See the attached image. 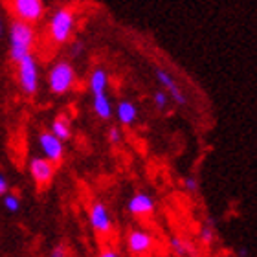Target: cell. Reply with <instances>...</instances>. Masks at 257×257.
I'll return each instance as SVG.
<instances>
[{"mask_svg": "<svg viewBox=\"0 0 257 257\" xmlns=\"http://www.w3.org/2000/svg\"><path fill=\"white\" fill-rule=\"evenodd\" d=\"M37 41V32L33 24L24 21H13L10 26V59L11 63H19L22 57L33 52Z\"/></svg>", "mask_w": 257, "mask_h": 257, "instance_id": "cell-1", "label": "cell"}, {"mask_svg": "<svg viewBox=\"0 0 257 257\" xmlns=\"http://www.w3.org/2000/svg\"><path fill=\"white\" fill-rule=\"evenodd\" d=\"M75 11L72 8H59L52 13L48 22V37L54 44H66L74 33Z\"/></svg>", "mask_w": 257, "mask_h": 257, "instance_id": "cell-2", "label": "cell"}, {"mask_svg": "<svg viewBox=\"0 0 257 257\" xmlns=\"http://www.w3.org/2000/svg\"><path fill=\"white\" fill-rule=\"evenodd\" d=\"M17 66V81L24 96H35L39 92V83H41V72H39V63L35 59V55L28 54L26 57H22Z\"/></svg>", "mask_w": 257, "mask_h": 257, "instance_id": "cell-3", "label": "cell"}, {"mask_svg": "<svg viewBox=\"0 0 257 257\" xmlns=\"http://www.w3.org/2000/svg\"><path fill=\"white\" fill-rule=\"evenodd\" d=\"M75 81H77L75 68L66 61L52 64V68L48 70V88L55 96H63V94L70 92L74 88Z\"/></svg>", "mask_w": 257, "mask_h": 257, "instance_id": "cell-4", "label": "cell"}, {"mask_svg": "<svg viewBox=\"0 0 257 257\" xmlns=\"http://www.w3.org/2000/svg\"><path fill=\"white\" fill-rule=\"evenodd\" d=\"M10 6L17 21H24L30 24H37L46 15L44 0H10Z\"/></svg>", "mask_w": 257, "mask_h": 257, "instance_id": "cell-5", "label": "cell"}, {"mask_svg": "<svg viewBox=\"0 0 257 257\" xmlns=\"http://www.w3.org/2000/svg\"><path fill=\"white\" fill-rule=\"evenodd\" d=\"M39 147L43 151L44 158H48L52 164H61L64 158V142L57 138L52 131H43L39 133Z\"/></svg>", "mask_w": 257, "mask_h": 257, "instance_id": "cell-6", "label": "cell"}, {"mask_svg": "<svg viewBox=\"0 0 257 257\" xmlns=\"http://www.w3.org/2000/svg\"><path fill=\"white\" fill-rule=\"evenodd\" d=\"M28 169H30V177L33 178V182L37 184L39 188L50 186L55 177V164H52L44 156H33Z\"/></svg>", "mask_w": 257, "mask_h": 257, "instance_id": "cell-7", "label": "cell"}, {"mask_svg": "<svg viewBox=\"0 0 257 257\" xmlns=\"http://www.w3.org/2000/svg\"><path fill=\"white\" fill-rule=\"evenodd\" d=\"M88 220H90L92 230L96 231L97 235H108L112 231V219L108 213L107 206L103 202H94L88 211Z\"/></svg>", "mask_w": 257, "mask_h": 257, "instance_id": "cell-8", "label": "cell"}, {"mask_svg": "<svg viewBox=\"0 0 257 257\" xmlns=\"http://www.w3.org/2000/svg\"><path fill=\"white\" fill-rule=\"evenodd\" d=\"M127 246H128V252L134 253V255H142V253H147L153 250L155 246V239L151 233L147 231H142V230H134L128 233L127 237Z\"/></svg>", "mask_w": 257, "mask_h": 257, "instance_id": "cell-9", "label": "cell"}, {"mask_svg": "<svg viewBox=\"0 0 257 257\" xmlns=\"http://www.w3.org/2000/svg\"><path fill=\"white\" fill-rule=\"evenodd\" d=\"M155 198L147 195V193H136L131 200L127 202V209L128 213L133 215H149L155 211Z\"/></svg>", "mask_w": 257, "mask_h": 257, "instance_id": "cell-10", "label": "cell"}, {"mask_svg": "<svg viewBox=\"0 0 257 257\" xmlns=\"http://www.w3.org/2000/svg\"><path fill=\"white\" fill-rule=\"evenodd\" d=\"M155 74H156V79L160 81L162 85L169 90V94H171V97L175 99L177 105H186V103H188V97L184 96V92L178 88L177 81L173 79V75L169 74V72H166V70H162V68H156Z\"/></svg>", "mask_w": 257, "mask_h": 257, "instance_id": "cell-11", "label": "cell"}, {"mask_svg": "<svg viewBox=\"0 0 257 257\" xmlns=\"http://www.w3.org/2000/svg\"><path fill=\"white\" fill-rule=\"evenodd\" d=\"M92 108H94L97 118L101 119L112 118V105H110V97L107 96V92L92 94Z\"/></svg>", "mask_w": 257, "mask_h": 257, "instance_id": "cell-12", "label": "cell"}, {"mask_svg": "<svg viewBox=\"0 0 257 257\" xmlns=\"http://www.w3.org/2000/svg\"><path fill=\"white\" fill-rule=\"evenodd\" d=\"M116 116H118V121L121 125H133L134 121L138 119V107H136L133 101L123 99V101L118 103Z\"/></svg>", "mask_w": 257, "mask_h": 257, "instance_id": "cell-13", "label": "cell"}, {"mask_svg": "<svg viewBox=\"0 0 257 257\" xmlns=\"http://www.w3.org/2000/svg\"><path fill=\"white\" fill-rule=\"evenodd\" d=\"M50 131H52V133H54L57 138L63 140V142L70 140V136H72V127H70L68 116H64V114L55 116L54 121H52V125H50Z\"/></svg>", "mask_w": 257, "mask_h": 257, "instance_id": "cell-14", "label": "cell"}, {"mask_svg": "<svg viewBox=\"0 0 257 257\" xmlns=\"http://www.w3.org/2000/svg\"><path fill=\"white\" fill-rule=\"evenodd\" d=\"M108 85V75L103 68L92 70L90 79H88V88H90L92 94H97V92H107Z\"/></svg>", "mask_w": 257, "mask_h": 257, "instance_id": "cell-15", "label": "cell"}, {"mask_svg": "<svg viewBox=\"0 0 257 257\" xmlns=\"http://www.w3.org/2000/svg\"><path fill=\"white\" fill-rule=\"evenodd\" d=\"M2 200H4V208L8 211H11V213H17L21 209V198L13 195V193L8 191L6 195H2Z\"/></svg>", "mask_w": 257, "mask_h": 257, "instance_id": "cell-16", "label": "cell"}, {"mask_svg": "<svg viewBox=\"0 0 257 257\" xmlns=\"http://www.w3.org/2000/svg\"><path fill=\"white\" fill-rule=\"evenodd\" d=\"M171 248H173V252L177 253V255H193L191 248H189L186 242L180 241L178 237H173V239H171Z\"/></svg>", "mask_w": 257, "mask_h": 257, "instance_id": "cell-17", "label": "cell"}, {"mask_svg": "<svg viewBox=\"0 0 257 257\" xmlns=\"http://www.w3.org/2000/svg\"><path fill=\"white\" fill-rule=\"evenodd\" d=\"M153 99H155V107L158 108V110H164V108H166L167 105H169V96H167V94L164 90H158V92H156Z\"/></svg>", "mask_w": 257, "mask_h": 257, "instance_id": "cell-18", "label": "cell"}, {"mask_svg": "<svg viewBox=\"0 0 257 257\" xmlns=\"http://www.w3.org/2000/svg\"><path fill=\"white\" fill-rule=\"evenodd\" d=\"M200 237H202L204 242H211V239L215 237L213 219H208V226H204V228H202V231H200Z\"/></svg>", "mask_w": 257, "mask_h": 257, "instance_id": "cell-19", "label": "cell"}, {"mask_svg": "<svg viewBox=\"0 0 257 257\" xmlns=\"http://www.w3.org/2000/svg\"><path fill=\"white\" fill-rule=\"evenodd\" d=\"M50 255H52V257H64V255H68V246H66V244H57V246L52 248Z\"/></svg>", "mask_w": 257, "mask_h": 257, "instance_id": "cell-20", "label": "cell"}, {"mask_svg": "<svg viewBox=\"0 0 257 257\" xmlns=\"http://www.w3.org/2000/svg\"><path fill=\"white\" fill-rule=\"evenodd\" d=\"M108 140H110V144H119L121 142V133H119L118 127L108 128Z\"/></svg>", "mask_w": 257, "mask_h": 257, "instance_id": "cell-21", "label": "cell"}, {"mask_svg": "<svg viewBox=\"0 0 257 257\" xmlns=\"http://www.w3.org/2000/svg\"><path fill=\"white\" fill-rule=\"evenodd\" d=\"M184 188L188 189L189 193H197L198 191V182L193 177H188L184 180Z\"/></svg>", "mask_w": 257, "mask_h": 257, "instance_id": "cell-22", "label": "cell"}, {"mask_svg": "<svg viewBox=\"0 0 257 257\" xmlns=\"http://www.w3.org/2000/svg\"><path fill=\"white\" fill-rule=\"evenodd\" d=\"M8 191H10V184H8V178H6L4 175L0 173V197H2V195H6Z\"/></svg>", "mask_w": 257, "mask_h": 257, "instance_id": "cell-23", "label": "cell"}, {"mask_svg": "<svg viewBox=\"0 0 257 257\" xmlns=\"http://www.w3.org/2000/svg\"><path fill=\"white\" fill-rule=\"evenodd\" d=\"M81 52H83V44H81V43H75L74 46H72V54L77 55V54H81Z\"/></svg>", "mask_w": 257, "mask_h": 257, "instance_id": "cell-24", "label": "cell"}, {"mask_svg": "<svg viewBox=\"0 0 257 257\" xmlns=\"http://www.w3.org/2000/svg\"><path fill=\"white\" fill-rule=\"evenodd\" d=\"M101 255H103V257H118L119 253L116 252V250H103Z\"/></svg>", "mask_w": 257, "mask_h": 257, "instance_id": "cell-25", "label": "cell"}, {"mask_svg": "<svg viewBox=\"0 0 257 257\" xmlns=\"http://www.w3.org/2000/svg\"><path fill=\"white\" fill-rule=\"evenodd\" d=\"M2 35H4V19L0 17V37H2Z\"/></svg>", "mask_w": 257, "mask_h": 257, "instance_id": "cell-26", "label": "cell"}]
</instances>
